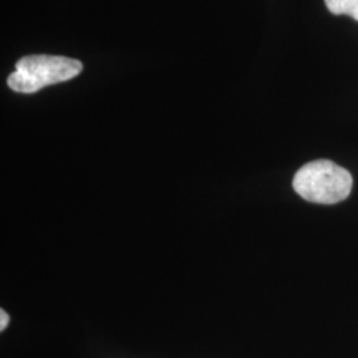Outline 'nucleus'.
I'll return each mask as SVG.
<instances>
[{
    "label": "nucleus",
    "mask_w": 358,
    "mask_h": 358,
    "mask_svg": "<svg viewBox=\"0 0 358 358\" xmlns=\"http://www.w3.org/2000/svg\"><path fill=\"white\" fill-rule=\"evenodd\" d=\"M352 186L350 173L329 159L309 162L299 169L294 178V192L306 201L320 205L344 201L352 192Z\"/></svg>",
    "instance_id": "1"
},
{
    "label": "nucleus",
    "mask_w": 358,
    "mask_h": 358,
    "mask_svg": "<svg viewBox=\"0 0 358 358\" xmlns=\"http://www.w3.org/2000/svg\"><path fill=\"white\" fill-rule=\"evenodd\" d=\"M83 63L64 56L29 55L22 57L16 65L7 84L17 93H35L44 87L64 83L78 76Z\"/></svg>",
    "instance_id": "2"
},
{
    "label": "nucleus",
    "mask_w": 358,
    "mask_h": 358,
    "mask_svg": "<svg viewBox=\"0 0 358 358\" xmlns=\"http://www.w3.org/2000/svg\"><path fill=\"white\" fill-rule=\"evenodd\" d=\"M333 15H348L358 22V0H324Z\"/></svg>",
    "instance_id": "3"
},
{
    "label": "nucleus",
    "mask_w": 358,
    "mask_h": 358,
    "mask_svg": "<svg viewBox=\"0 0 358 358\" xmlns=\"http://www.w3.org/2000/svg\"><path fill=\"white\" fill-rule=\"evenodd\" d=\"M10 322V316L6 313L4 309L0 310V331H4Z\"/></svg>",
    "instance_id": "4"
}]
</instances>
